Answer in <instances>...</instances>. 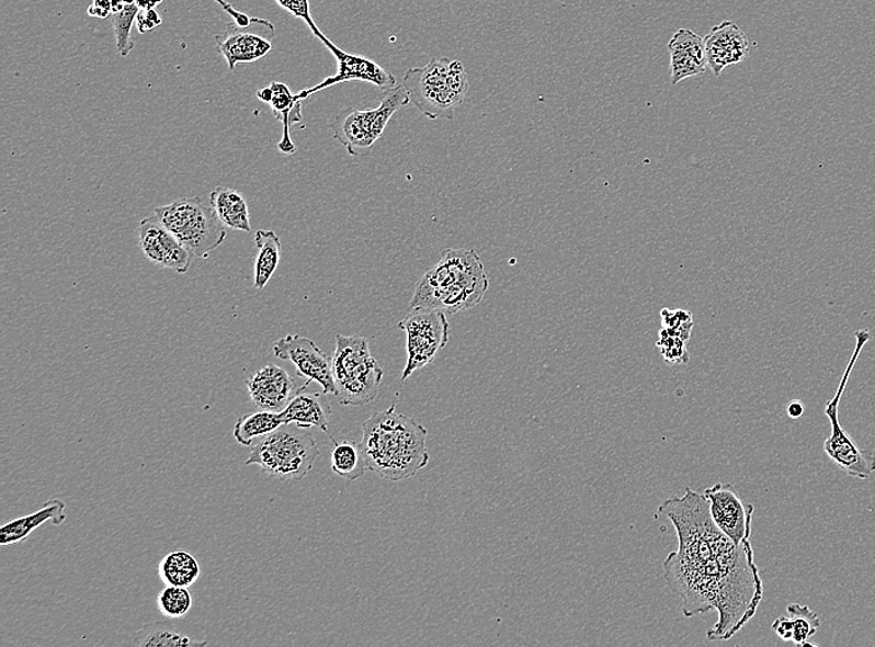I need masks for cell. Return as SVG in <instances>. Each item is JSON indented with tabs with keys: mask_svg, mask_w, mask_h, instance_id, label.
Masks as SVG:
<instances>
[{
	"mask_svg": "<svg viewBox=\"0 0 875 647\" xmlns=\"http://www.w3.org/2000/svg\"><path fill=\"white\" fill-rule=\"evenodd\" d=\"M138 32L146 34L152 32L157 26L162 24V18L156 12V9H148V11L139 12L136 18Z\"/></svg>",
	"mask_w": 875,
	"mask_h": 647,
	"instance_id": "34",
	"label": "cell"
},
{
	"mask_svg": "<svg viewBox=\"0 0 875 647\" xmlns=\"http://www.w3.org/2000/svg\"><path fill=\"white\" fill-rule=\"evenodd\" d=\"M158 576L166 586L191 588L201 578L197 559L185 550H174L158 564Z\"/></svg>",
	"mask_w": 875,
	"mask_h": 647,
	"instance_id": "24",
	"label": "cell"
},
{
	"mask_svg": "<svg viewBox=\"0 0 875 647\" xmlns=\"http://www.w3.org/2000/svg\"><path fill=\"white\" fill-rule=\"evenodd\" d=\"M703 495L709 502L714 523L724 534L737 544L750 541L753 504L743 503L729 484L706 488Z\"/></svg>",
	"mask_w": 875,
	"mask_h": 647,
	"instance_id": "14",
	"label": "cell"
},
{
	"mask_svg": "<svg viewBox=\"0 0 875 647\" xmlns=\"http://www.w3.org/2000/svg\"><path fill=\"white\" fill-rule=\"evenodd\" d=\"M705 59L716 78L730 65L739 64L749 58L750 44L738 24L726 21L715 25L704 38Z\"/></svg>",
	"mask_w": 875,
	"mask_h": 647,
	"instance_id": "17",
	"label": "cell"
},
{
	"mask_svg": "<svg viewBox=\"0 0 875 647\" xmlns=\"http://www.w3.org/2000/svg\"><path fill=\"white\" fill-rule=\"evenodd\" d=\"M211 207L226 228L250 232L248 203L240 192L216 188L209 194Z\"/></svg>",
	"mask_w": 875,
	"mask_h": 647,
	"instance_id": "23",
	"label": "cell"
},
{
	"mask_svg": "<svg viewBox=\"0 0 875 647\" xmlns=\"http://www.w3.org/2000/svg\"><path fill=\"white\" fill-rule=\"evenodd\" d=\"M788 617L780 616L772 624L774 631L782 640L791 642L798 646H805L809 637L817 634L821 621L818 615L807 605L798 603L787 606Z\"/></svg>",
	"mask_w": 875,
	"mask_h": 647,
	"instance_id": "22",
	"label": "cell"
},
{
	"mask_svg": "<svg viewBox=\"0 0 875 647\" xmlns=\"http://www.w3.org/2000/svg\"><path fill=\"white\" fill-rule=\"evenodd\" d=\"M686 343L682 338H679L664 328L659 331V340L657 347L662 354L664 362L669 365H682L689 363V353Z\"/></svg>",
	"mask_w": 875,
	"mask_h": 647,
	"instance_id": "31",
	"label": "cell"
},
{
	"mask_svg": "<svg viewBox=\"0 0 875 647\" xmlns=\"http://www.w3.org/2000/svg\"><path fill=\"white\" fill-rule=\"evenodd\" d=\"M257 97L272 107L274 116L284 126L282 141L277 144L279 151L294 155L296 146L292 140L291 128L303 122V100L293 94L284 82L279 81H273L269 87L258 90Z\"/></svg>",
	"mask_w": 875,
	"mask_h": 647,
	"instance_id": "19",
	"label": "cell"
},
{
	"mask_svg": "<svg viewBox=\"0 0 875 647\" xmlns=\"http://www.w3.org/2000/svg\"><path fill=\"white\" fill-rule=\"evenodd\" d=\"M192 604L193 599L189 588L166 586L157 597L158 610L170 618L184 617L190 613Z\"/></svg>",
	"mask_w": 875,
	"mask_h": 647,
	"instance_id": "29",
	"label": "cell"
},
{
	"mask_svg": "<svg viewBox=\"0 0 875 647\" xmlns=\"http://www.w3.org/2000/svg\"><path fill=\"white\" fill-rule=\"evenodd\" d=\"M864 347L862 340L856 341L854 353L845 368L840 386L825 409V413L830 419L832 432L831 436L825 441L823 450L827 456L846 475L859 479H867L875 473V455L872 451L856 446L849 432L842 428L840 418H838V406H840L845 386L849 384L853 367Z\"/></svg>",
	"mask_w": 875,
	"mask_h": 647,
	"instance_id": "10",
	"label": "cell"
},
{
	"mask_svg": "<svg viewBox=\"0 0 875 647\" xmlns=\"http://www.w3.org/2000/svg\"><path fill=\"white\" fill-rule=\"evenodd\" d=\"M251 401L260 410L282 412L299 390L291 374L281 366L268 364L246 381Z\"/></svg>",
	"mask_w": 875,
	"mask_h": 647,
	"instance_id": "16",
	"label": "cell"
},
{
	"mask_svg": "<svg viewBox=\"0 0 875 647\" xmlns=\"http://www.w3.org/2000/svg\"><path fill=\"white\" fill-rule=\"evenodd\" d=\"M672 84L706 71L705 46L702 36L689 30H679L668 44Z\"/></svg>",
	"mask_w": 875,
	"mask_h": 647,
	"instance_id": "18",
	"label": "cell"
},
{
	"mask_svg": "<svg viewBox=\"0 0 875 647\" xmlns=\"http://www.w3.org/2000/svg\"><path fill=\"white\" fill-rule=\"evenodd\" d=\"M402 86L425 117L452 122L455 109L468 94L469 78L461 60L440 58L425 67L407 70Z\"/></svg>",
	"mask_w": 875,
	"mask_h": 647,
	"instance_id": "4",
	"label": "cell"
},
{
	"mask_svg": "<svg viewBox=\"0 0 875 647\" xmlns=\"http://www.w3.org/2000/svg\"><path fill=\"white\" fill-rule=\"evenodd\" d=\"M275 2L285 9L287 13L297 18V20L304 21L306 25L310 27L316 38H319L322 34L319 26L316 25L312 20L310 0H275Z\"/></svg>",
	"mask_w": 875,
	"mask_h": 647,
	"instance_id": "33",
	"label": "cell"
},
{
	"mask_svg": "<svg viewBox=\"0 0 875 647\" xmlns=\"http://www.w3.org/2000/svg\"><path fill=\"white\" fill-rule=\"evenodd\" d=\"M659 513L675 526L678 550L663 563L664 577L682 599L686 617L716 610L718 622L706 633L712 642L730 640L758 612L763 598L750 541L734 543L713 521L709 502L686 488L667 499Z\"/></svg>",
	"mask_w": 875,
	"mask_h": 647,
	"instance_id": "1",
	"label": "cell"
},
{
	"mask_svg": "<svg viewBox=\"0 0 875 647\" xmlns=\"http://www.w3.org/2000/svg\"><path fill=\"white\" fill-rule=\"evenodd\" d=\"M138 13L139 8L136 4H127L123 11L111 14V22H113L116 36L117 52L121 57L125 58L134 50L135 44L132 39V30Z\"/></svg>",
	"mask_w": 875,
	"mask_h": 647,
	"instance_id": "30",
	"label": "cell"
},
{
	"mask_svg": "<svg viewBox=\"0 0 875 647\" xmlns=\"http://www.w3.org/2000/svg\"><path fill=\"white\" fill-rule=\"evenodd\" d=\"M138 647H191L206 646L207 642L193 640L191 636L177 632L169 622L145 624L134 636Z\"/></svg>",
	"mask_w": 875,
	"mask_h": 647,
	"instance_id": "26",
	"label": "cell"
},
{
	"mask_svg": "<svg viewBox=\"0 0 875 647\" xmlns=\"http://www.w3.org/2000/svg\"><path fill=\"white\" fill-rule=\"evenodd\" d=\"M787 413L791 419L798 420L805 413V405L798 400L789 402L787 406Z\"/></svg>",
	"mask_w": 875,
	"mask_h": 647,
	"instance_id": "36",
	"label": "cell"
},
{
	"mask_svg": "<svg viewBox=\"0 0 875 647\" xmlns=\"http://www.w3.org/2000/svg\"><path fill=\"white\" fill-rule=\"evenodd\" d=\"M67 506L59 498H52L46 501L39 511L32 514L15 518V520L8 522L0 529V544L3 547L25 541L35 531L41 529L45 523L52 522L54 525H60L67 520Z\"/></svg>",
	"mask_w": 875,
	"mask_h": 647,
	"instance_id": "21",
	"label": "cell"
},
{
	"mask_svg": "<svg viewBox=\"0 0 875 647\" xmlns=\"http://www.w3.org/2000/svg\"><path fill=\"white\" fill-rule=\"evenodd\" d=\"M319 456L318 443L309 429L288 423L253 443L246 466L257 465L279 479H303Z\"/></svg>",
	"mask_w": 875,
	"mask_h": 647,
	"instance_id": "5",
	"label": "cell"
},
{
	"mask_svg": "<svg viewBox=\"0 0 875 647\" xmlns=\"http://www.w3.org/2000/svg\"><path fill=\"white\" fill-rule=\"evenodd\" d=\"M319 39L326 46V48L331 52L334 59L338 60V72L334 73L333 77L325 78L319 82L318 86L306 88L297 92L296 95L300 100H306L307 98L316 94V92L337 87L346 81L370 82V84L376 87L378 90L384 91L397 87L394 73H390L385 68H382L376 61L361 57V55L346 53L338 48V46L334 45L328 38V36H325L323 34L319 36Z\"/></svg>",
	"mask_w": 875,
	"mask_h": 647,
	"instance_id": "11",
	"label": "cell"
},
{
	"mask_svg": "<svg viewBox=\"0 0 875 647\" xmlns=\"http://www.w3.org/2000/svg\"><path fill=\"white\" fill-rule=\"evenodd\" d=\"M162 2L163 0H136L135 4L139 8V11H148V9H156Z\"/></svg>",
	"mask_w": 875,
	"mask_h": 647,
	"instance_id": "37",
	"label": "cell"
},
{
	"mask_svg": "<svg viewBox=\"0 0 875 647\" xmlns=\"http://www.w3.org/2000/svg\"><path fill=\"white\" fill-rule=\"evenodd\" d=\"M88 13L91 16L100 18V20H106L111 12V0H94L91 7H89Z\"/></svg>",
	"mask_w": 875,
	"mask_h": 647,
	"instance_id": "35",
	"label": "cell"
},
{
	"mask_svg": "<svg viewBox=\"0 0 875 647\" xmlns=\"http://www.w3.org/2000/svg\"><path fill=\"white\" fill-rule=\"evenodd\" d=\"M275 25L255 18L253 24L241 27L235 22L227 25L225 34L217 36L218 50L226 58L229 70L240 63H253L273 50Z\"/></svg>",
	"mask_w": 875,
	"mask_h": 647,
	"instance_id": "13",
	"label": "cell"
},
{
	"mask_svg": "<svg viewBox=\"0 0 875 647\" xmlns=\"http://www.w3.org/2000/svg\"><path fill=\"white\" fill-rule=\"evenodd\" d=\"M124 8L125 4L121 2V0H111V12H113V14L123 11Z\"/></svg>",
	"mask_w": 875,
	"mask_h": 647,
	"instance_id": "38",
	"label": "cell"
},
{
	"mask_svg": "<svg viewBox=\"0 0 875 647\" xmlns=\"http://www.w3.org/2000/svg\"><path fill=\"white\" fill-rule=\"evenodd\" d=\"M333 450L331 452V468L334 474L349 480H356L368 470L361 445L353 441L338 442L331 438Z\"/></svg>",
	"mask_w": 875,
	"mask_h": 647,
	"instance_id": "28",
	"label": "cell"
},
{
	"mask_svg": "<svg viewBox=\"0 0 875 647\" xmlns=\"http://www.w3.org/2000/svg\"><path fill=\"white\" fill-rule=\"evenodd\" d=\"M409 103L411 100L405 87L397 86L385 91L376 109H344L330 123L333 137L351 156H366L374 150L376 143L384 135L389 120Z\"/></svg>",
	"mask_w": 875,
	"mask_h": 647,
	"instance_id": "8",
	"label": "cell"
},
{
	"mask_svg": "<svg viewBox=\"0 0 875 647\" xmlns=\"http://www.w3.org/2000/svg\"><path fill=\"white\" fill-rule=\"evenodd\" d=\"M154 214L193 256L202 259H208L227 238V228L201 197L177 200L156 207Z\"/></svg>",
	"mask_w": 875,
	"mask_h": 647,
	"instance_id": "7",
	"label": "cell"
},
{
	"mask_svg": "<svg viewBox=\"0 0 875 647\" xmlns=\"http://www.w3.org/2000/svg\"><path fill=\"white\" fill-rule=\"evenodd\" d=\"M121 2H123L125 5H127V4H135L136 0H121Z\"/></svg>",
	"mask_w": 875,
	"mask_h": 647,
	"instance_id": "39",
	"label": "cell"
},
{
	"mask_svg": "<svg viewBox=\"0 0 875 647\" xmlns=\"http://www.w3.org/2000/svg\"><path fill=\"white\" fill-rule=\"evenodd\" d=\"M274 355L295 365L297 375L318 383L325 395L338 396L337 383L332 372V359L309 338L287 336L279 339L273 347Z\"/></svg>",
	"mask_w": 875,
	"mask_h": 647,
	"instance_id": "12",
	"label": "cell"
},
{
	"mask_svg": "<svg viewBox=\"0 0 875 647\" xmlns=\"http://www.w3.org/2000/svg\"><path fill=\"white\" fill-rule=\"evenodd\" d=\"M398 328L407 336V364L402 374V382H406L417 370L432 364L448 345L451 324L441 310L412 308L398 322Z\"/></svg>",
	"mask_w": 875,
	"mask_h": 647,
	"instance_id": "9",
	"label": "cell"
},
{
	"mask_svg": "<svg viewBox=\"0 0 875 647\" xmlns=\"http://www.w3.org/2000/svg\"><path fill=\"white\" fill-rule=\"evenodd\" d=\"M360 443L368 470L390 483L414 477L430 464L428 431L390 406L362 423Z\"/></svg>",
	"mask_w": 875,
	"mask_h": 647,
	"instance_id": "2",
	"label": "cell"
},
{
	"mask_svg": "<svg viewBox=\"0 0 875 647\" xmlns=\"http://www.w3.org/2000/svg\"><path fill=\"white\" fill-rule=\"evenodd\" d=\"M489 290L481 259L473 249L446 248L418 281L409 309L428 308L454 316L476 308Z\"/></svg>",
	"mask_w": 875,
	"mask_h": 647,
	"instance_id": "3",
	"label": "cell"
},
{
	"mask_svg": "<svg viewBox=\"0 0 875 647\" xmlns=\"http://www.w3.org/2000/svg\"><path fill=\"white\" fill-rule=\"evenodd\" d=\"M255 246L258 254L254 265V288L263 291L281 263L282 242L274 230L259 229L255 234Z\"/></svg>",
	"mask_w": 875,
	"mask_h": 647,
	"instance_id": "25",
	"label": "cell"
},
{
	"mask_svg": "<svg viewBox=\"0 0 875 647\" xmlns=\"http://www.w3.org/2000/svg\"><path fill=\"white\" fill-rule=\"evenodd\" d=\"M138 238L148 261L180 274L190 271L193 254L156 216L139 222Z\"/></svg>",
	"mask_w": 875,
	"mask_h": 647,
	"instance_id": "15",
	"label": "cell"
},
{
	"mask_svg": "<svg viewBox=\"0 0 875 647\" xmlns=\"http://www.w3.org/2000/svg\"><path fill=\"white\" fill-rule=\"evenodd\" d=\"M284 421L281 412L260 410L254 413H248L239 419L236 423L235 439L246 447L253 446L258 439L266 436V434L282 428Z\"/></svg>",
	"mask_w": 875,
	"mask_h": 647,
	"instance_id": "27",
	"label": "cell"
},
{
	"mask_svg": "<svg viewBox=\"0 0 875 647\" xmlns=\"http://www.w3.org/2000/svg\"><path fill=\"white\" fill-rule=\"evenodd\" d=\"M307 381L303 387L297 390L292 401L288 402L285 410L281 412L284 424L295 423L303 429H320L328 433L331 420V405L325 399L322 393H309L307 387L310 385Z\"/></svg>",
	"mask_w": 875,
	"mask_h": 647,
	"instance_id": "20",
	"label": "cell"
},
{
	"mask_svg": "<svg viewBox=\"0 0 875 647\" xmlns=\"http://www.w3.org/2000/svg\"><path fill=\"white\" fill-rule=\"evenodd\" d=\"M332 372L341 405L365 406L376 400L384 370L371 355L366 338L338 334Z\"/></svg>",
	"mask_w": 875,
	"mask_h": 647,
	"instance_id": "6",
	"label": "cell"
},
{
	"mask_svg": "<svg viewBox=\"0 0 875 647\" xmlns=\"http://www.w3.org/2000/svg\"><path fill=\"white\" fill-rule=\"evenodd\" d=\"M660 318H662V328L685 341L691 339L694 327L691 311L664 308L660 311Z\"/></svg>",
	"mask_w": 875,
	"mask_h": 647,
	"instance_id": "32",
	"label": "cell"
}]
</instances>
